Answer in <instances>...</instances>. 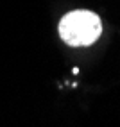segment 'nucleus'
<instances>
[{
	"instance_id": "nucleus-1",
	"label": "nucleus",
	"mask_w": 120,
	"mask_h": 127,
	"mask_svg": "<svg viewBox=\"0 0 120 127\" xmlns=\"http://www.w3.org/2000/svg\"><path fill=\"white\" fill-rule=\"evenodd\" d=\"M102 32L100 18L91 11H72L59 22V36L70 47H88Z\"/></svg>"
}]
</instances>
